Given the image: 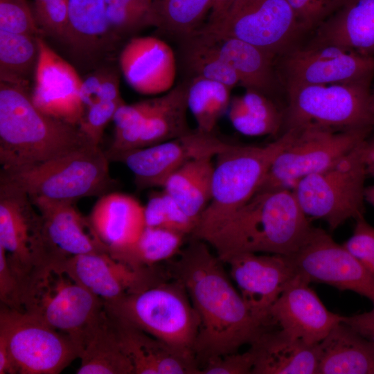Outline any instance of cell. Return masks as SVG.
Returning a JSON list of instances; mask_svg holds the SVG:
<instances>
[{
  "label": "cell",
  "mask_w": 374,
  "mask_h": 374,
  "mask_svg": "<svg viewBox=\"0 0 374 374\" xmlns=\"http://www.w3.org/2000/svg\"><path fill=\"white\" fill-rule=\"evenodd\" d=\"M362 157L367 175L374 177V138L364 141Z\"/></svg>",
  "instance_id": "51"
},
{
  "label": "cell",
  "mask_w": 374,
  "mask_h": 374,
  "mask_svg": "<svg viewBox=\"0 0 374 374\" xmlns=\"http://www.w3.org/2000/svg\"><path fill=\"white\" fill-rule=\"evenodd\" d=\"M290 130L262 146L229 143L216 157L212 197L191 235L202 239L258 191L276 157L292 141Z\"/></svg>",
  "instance_id": "5"
},
{
  "label": "cell",
  "mask_w": 374,
  "mask_h": 374,
  "mask_svg": "<svg viewBox=\"0 0 374 374\" xmlns=\"http://www.w3.org/2000/svg\"><path fill=\"white\" fill-rule=\"evenodd\" d=\"M0 30L35 36L43 34L26 0H0Z\"/></svg>",
  "instance_id": "41"
},
{
  "label": "cell",
  "mask_w": 374,
  "mask_h": 374,
  "mask_svg": "<svg viewBox=\"0 0 374 374\" xmlns=\"http://www.w3.org/2000/svg\"><path fill=\"white\" fill-rule=\"evenodd\" d=\"M109 161L99 146L88 145L38 164L1 171L0 179L20 188L30 199L75 202L112 192L116 181Z\"/></svg>",
  "instance_id": "6"
},
{
  "label": "cell",
  "mask_w": 374,
  "mask_h": 374,
  "mask_svg": "<svg viewBox=\"0 0 374 374\" xmlns=\"http://www.w3.org/2000/svg\"><path fill=\"white\" fill-rule=\"evenodd\" d=\"M305 30H314L345 0H287Z\"/></svg>",
  "instance_id": "44"
},
{
  "label": "cell",
  "mask_w": 374,
  "mask_h": 374,
  "mask_svg": "<svg viewBox=\"0 0 374 374\" xmlns=\"http://www.w3.org/2000/svg\"><path fill=\"white\" fill-rule=\"evenodd\" d=\"M312 226L292 189L278 188L257 192L201 240L224 263L240 253L292 254Z\"/></svg>",
  "instance_id": "2"
},
{
  "label": "cell",
  "mask_w": 374,
  "mask_h": 374,
  "mask_svg": "<svg viewBox=\"0 0 374 374\" xmlns=\"http://www.w3.org/2000/svg\"><path fill=\"white\" fill-rule=\"evenodd\" d=\"M342 321L374 344V304L368 312L350 317L343 316Z\"/></svg>",
  "instance_id": "50"
},
{
  "label": "cell",
  "mask_w": 374,
  "mask_h": 374,
  "mask_svg": "<svg viewBox=\"0 0 374 374\" xmlns=\"http://www.w3.org/2000/svg\"><path fill=\"white\" fill-rule=\"evenodd\" d=\"M223 264L206 242L192 236L167 262L170 277L184 284L200 319L193 348L199 369L209 359L239 352L271 328L252 314Z\"/></svg>",
  "instance_id": "1"
},
{
  "label": "cell",
  "mask_w": 374,
  "mask_h": 374,
  "mask_svg": "<svg viewBox=\"0 0 374 374\" xmlns=\"http://www.w3.org/2000/svg\"><path fill=\"white\" fill-rule=\"evenodd\" d=\"M79 358L77 374H134L105 306L99 319L84 333Z\"/></svg>",
  "instance_id": "30"
},
{
  "label": "cell",
  "mask_w": 374,
  "mask_h": 374,
  "mask_svg": "<svg viewBox=\"0 0 374 374\" xmlns=\"http://www.w3.org/2000/svg\"><path fill=\"white\" fill-rule=\"evenodd\" d=\"M365 202L369 203L374 206V185L369 186L365 188L364 190Z\"/></svg>",
  "instance_id": "53"
},
{
  "label": "cell",
  "mask_w": 374,
  "mask_h": 374,
  "mask_svg": "<svg viewBox=\"0 0 374 374\" xmlns=\"http://www.w3.org/2000/svg\"><path fill=\"white\" fill-rule=\"evenodd\" d=\"M21 284L12 271L6 252L0 246V299L1 305L19 309Z\"/></svg>",
  "instance_id": "48"
},
{
  "label": "cell",
  "mask_w": 374,
  "mask_h": 374,
  "mask_svg": "<svg viewBox=\"0 0 374 374\" xmlns=\"http://www.w3.org/2000/svg\"><path fill=\"white\" fill-rule=\"evenodd\" d=\"M0 342L16 373L58 374L80 357V344L34 315L1 305Z\"/></svg>",
  "instance_id": "10"
},
{
  "label": "cell",
  "mask_w": 374,
  "mask_h": 374,
  "mask_svg": "<svg viewBox=\"0 0 374 374\" xmlns=\"http://www.w3.org/2000/svg\"><path fill=\"white\" fill-rule=\"evenodd\" d=\"M269 318L288 335L310 345L319 344L342 321L328 310L310 283L297 275L271 306Z\"/></svg>",
  "instance_id": "20"
},
{
  "label": "cell",
  "mask_w": 374,
  "mask_h": 374,
  "mask_svg": "<svg viewBox=\"0 0 374 374\" xmlns=\"http://www.w3.org/2000/svg\"><path fill=\"white\" fill-rule=\"evenodd\" d=\"M287 257L296 274L310 283L352 291L374 304V276L323 229L312 226L300 247Z\"/></svg>",
  "instance_id": "14"
},
{
  "label": "cell",
  "mask_w": 374,
  "mask_h": 374,
  "mask_svg": "<svg viewBox=\"0 0 374 374\" xmlns=\"http://www.w3.org/2000/svg\"><path fill=\"white\" fill-rule=\"evenodd\" d=\"M224 263L244 301L259 320L272 326L269 311L290 282L296 276L287 256L240 253Z\"/></svg>",
  "instance_id": "18"
},
{
  "label": "cell",
  "mask_w": 374,
  "mask_h": 374,
  "mask_svg": "<svg viewBox=\"0 0 374 374\" xmlns=\"http://www.w3.org/2000/svg\"><path fill=\"white\" fill-rule=\"evenodd\" d=\"M107 21L116 40L154 26L152 0H105Z\"/></svg>",
  "instance_id": "39"
},
{
  "label": "cell",
  "mask_w": 374,
  "mask_h": 374,
  "mask_svg": "<svg viewBox=\"0 0 374 374\" xmlns=\"http://www.w3.org/2000/svg\"><path fill=\"white\" fill-rule=\"evenodd\" d=\"M310 45H335L374 57V0H345L315 30Z\"/></svg>",
  "instance_id": "26"
},
{
  "label": "cell",
  "mask_w": 374,
  "mask_h": 374,
  "mask_svg": "<svg viewBox=\"0 0 374 374\" xmlns=\"http://www.w3.org/2000/svg\"><path fill=\"white\" fill-rule=\"evenodd\" d=\"M318 350L317 374H374V344L342 321Z\"/></svg>",
  "instance_id": "28"
},
{
  "label": "cell",
  "mask_w": 374,
  "mask_h": 374,
  "mask_svg": "<svg viewBox=\"0 0 374 374\" xmlns=\"http://www.w3.org/2000/svg\"><path fill=\"white\" fill-rule=\"evenodd\" d=\"M159 97L141 100L136 103L121 105L116 110L113 121L115 131L121 130L144 122L155 110Z\"/></svg>",
  "instance_id": "47"
},
{
  "label": "cell",
  "mask_w": 374,
  "mask_h": 374,
  "mask_svg": "<svg viewBox=\"0 0 374 374\" xmlns=\"http://www.w3.org/2000/svg\"><path fill=\"white\" fill-rule=\"evenodd\" d=\"M371 80L285 87L287 104L283 109L280 134L306 127L334 130L373 127Z\"/></svg>",
  "instance_id": "8"
},
{
  "label": "cell",
  "mask_w": 374,
  "mask_h": 374,
  "mask_svg": "<svg viewBox=\"0 0 374 374\" xmlns=\"http://www.w3.org/2000/svg\"><path fill=\"white\" fill-rule=\"evenodd\" d=\"M199 29L238 39L276 57L299 46L306 32L287 0H234L222 16Z\"/></svg>",
  "instance_id": "11"
},
{
  "label": "cell",
  "mask_w": 374,
  "mask_h": 374,
  "mask_svg": "<svg viewBox=\"0 0 374 374\" xmlns=\"http://www.w3.org/2000/svg\"><path fill=\"white\" fill-rule=\"evenodd\" d=\"M34 206L24 190L0 179V246L20 284L52 258Z\"/></svg>",
  "instance_id": "13"
},
{
  "label": "cell",
  "mask_w": 374,
  "mask_h": 374,
  "mask_svg": "<svg viewBox=\"0 0 374 374\" xmlns=\"http://www.w3.org/2000/svg\"><path fill=\"white\" fill-rule=\"evenodd\" d=\"M213 157L190 160L171 174L162 186L197 225L212 197Z\"/></svg>",
  "instance_id": "31"
},
{
  "label": "cell",
  "mask_w": 374,
  "mask_h": 374,
  "mask_svg": "<svg viewBox=\"0 0 374 374\" xmlns=\"http://www.w3.org/2000/svg\"><path fill=\"white\" fill-rule=\"evenodd\" d=\"M105 306L116 321L194 353L200 319L179 280L170 277Z\"/></svg>",
  "instance_id": "4"
},
{
  "label": "cell",
  "mask_w": 374,
  "mask_h": 374,
  "mask_svg": "<svg viewBox=\"0 0 374 374\" xmlns=\"http://www.w3.org/2000/svg\"><path fill=\"white\" fill-rule=\"evenodd\" d=\"M230 143L214 134L193 130L182 136L154 145L107 155L124 163L139 189L161 187L167 178L191 159L216 155Z\"/></svg>",
  "instance_id": "17"
},
{
  "label": "cell",
  "mask_w": 374,
  "mask_h": 374,
  "mask_svg": "<svg viewBox=\"0 0 374 374\" xmlns=\"http://www.w3.org/2000/svg\"><path fill=\"white\" fill-rule=\"evenodd\" d=\"M370 109L374 119V88L371 89L370 96Z\"/></svg>",
  "instance_id": "54"
},
{
  "label": "cell",
  "mask_w": 374,
  "mask_h": 374,
  "mask_svg": "<svg viewBox=\"0 0 374 374\" xmlns=\"http://www.w3.org/2000/svg\"><path fill=\"white\" fill-rule=\"evenodd\" d=\"M64 332L81 346L84 333L101 316L105 301L73 280L52 260L21 285L19 308Z\"/></svg>",
  "instance_id": "7"
},
{
  "label": "cell",
  "mask_w": 374,
  "mask_h": 374,
  "mask_svg": "<svg viewBox=\"0 0 374 374\" xmlns=\"http://www.w3.org/2000/svg\"><path fill=\"white\" fill-rule=\"evenodd\" d=\"M31 201L41 216L45 240L54 256L66 258L107 251L75 202L42 198Z\"/></svg>",
  "instance_id": "22"
},
{
  "label": "cell",
  "mask_w": 374,
  "mask_h": 374,
  "mask_svg": "<svg viewBox=\"0 0 374 374\" xmlns=\"http://www.w3.org/2000/svg\"><path fill=\"white\" fill-rule=\"evenodd\" d=\"M198 30L235 71L240 84L246 90L273 98L282 87L276 68L275 55L238 39Z\"/></svg>",
  "instance_id": "25"
},
{
  "label": "cell",
  "mask_w": 374,
  "mask_h": 374,
  "mask_svg": "<svg viewBox=\"0 0 374 374\" xmlns=\"http://www.w3.org/2000/svg\"><path fill=\"white\" fill-rule=\"evenodd\" d=\"M145 225L148 227L166 229V220L163 191L154 193L144 206Z\"/></svg>",
  "instance_id": "49"
},
{
  "label": "cell",
  "mask_w": 374,
  "mask_h": 374,
  "mask_svg": "<svg viewBox=\"0 0 374 374\" xmlns=\"http://www.w3.org/2000/svg\"><path fill=\"white\" fill-rule=\"evenodd\" d=\"M118 64L129 86L143 95L166 93L174 84L177 60L172 48L152 36L132 37L122 48Z\"/></svg>",
  "instance_id": "21"
},
{
  "label": "cell",
  "mask_w": 374,
  "mask_h": 374,
  "mask_svg": "<svg viewBox=\"0 0 374 374\" xmlns=\"http://www.w3.org/2000/svg\"><path fill=\"white\" fill-rule=\"evenodd\" d=\"M115 41L107 21L105 0H69L64 42L75 55L94 60L109 50Z\"/></svg>",
  "instance_id": "29"
},
{
  "label": "cell",
  "mask_w": 374,
  "mask_h": 374,
  "mask_svg": "<svg viewBox=\"0 0 374 374\" xmlns=\"http://www.w3.org/2000/svg\"><path fill=\"white\" fill-rule=\"evenodd\" d=\"M343 245L374 276V227L364 216L355 220L353 235Z\"/></svg>",
  "instance_id": "45"
},
{
  "label": "cell",
  "mask_w": 374,
  "mask_h": 374,
  "mask_svg": "<svg viewBox=\"0 0 374 374\" xmlns=\"http://www.w3.org/2000/svg\"><path fill=\"white\" fill-rule=\"evenodd\" d=\"M80 98L84 109L98 103L121 100L118 73L110 68L96 70L82 80Z\"/></svg>",
  "instance_id": "40"
},
{
  "label": "cell",
  "mask_w": 374,
  "mask_h": 374,
  "mask_svg": "<svg viewBox=\"0 0 374 374\" xmlns=\"http://www.w3.org/2000/svg\"><path fill=\"white\" fill-rule=\"evenodd\" d=\"M234 0H213L207 22H212L224 15Z\"/></svg>",
  "instance_id": "52"
},
{
  "label": "cell",
  "mask_w": 374,
  "mask_h": 374,
  "mask_svg": "<svg viewBox=\"0 0 374 374\" xmlns=\"http://www.w3.org/2000/svg\"><path fill=\"white\" fill-rule=\"evenodd\" d=\"M39 55L30 97L41 112L78 126L85 109L80 98L82 80L75 69L39 37Z\"/></svg>",
  "instance_id": "19"
},
{
  "label": "cell",
  "mask_w": 374,
  "mask_h": 374,
  "mask_svg": "<svg viewBox=\"0 0 374 374\" xmlns=\"http://www.w3.org/2000/svg\"><path fill=\"white\" fill-rule=\"evenodd\" d=\"M228 117L240 133L250 136L280 135L283 123V109L274 99L261 93L246 90L241 96L231 100Z\"/></svg>",
  "instance_id": "33"
},
{
  "label": "cell",
  "mask_w": 374,
  "mask_h": 374,
  "mask_svg": "<svg viewBox=\"0 0 374 374\" xmlns=\"http://www.w3.org/2000/svg\"><path fill=\"white\" fill-rule=\"evenodd\" d=\"M124 103L121 99L98 103L85 109L78 127L91 145L99 146L106 126L113 120L117 109Z\"/></svg>",
  "instance_id": "43"
},
{
  "label": "cell",
  "mask_w": 374,
  "mask_h": 374,
  "mask_svg": "<svg viewBox=\"0 0 374 374\" xmlns=\"http://www.w3.org/2000/svg\"><path fill=\"white\" fill-rule=\"evenodd\" d=\"M110 317L121 346L133 364L134 374H199V365L193 353L174 348Z\"/></svg>",
  "instance_id": "24"
},
{
  "label": "cell",
  "mask_w": 374,
  "mask_h": 374,
  "mask_svg": "<svg viewBox=\"0 0 374 374\" xmlns=\"http://www.w3.org/2000/svg\"><path fill=\"white\" fill-rule=\"evenodd\" d=\"M364 141L329 168L303 177L292 188L305 215L325 221L331 231L349 219L364 216Z\"/></svg>",
  "instance_id": "9"
},
{
  "label": "cell",
  "mask_w": 374,
  "mask_h": 374,
  "mask_svg": "<svg viewBox=\"0 0 374 374\" xmlns=\"http://www.w3.org/2000/svg\"><path fill=\"white\" fill-rule=\"evenodd\" d=\"M179 59L188 79L200 77L233 88L240 84L235 71L197 30L179 41Z\"/></svg>",
  "instance_id": "34"
},
{
  "label": "cell",
  "mask_w": 374,
  "mask_h": 374,
  "mask_svg": "<svg viewBox=\"0 0 374 374\" xmlns=\"http://www.w3.org/2000/svg\"><path fill=\"white\" fill-rule=\"evenodd\" d=\"M186 237L168 229L146 226L130 248L114 258L134 269L155 267L175 258Z\"/></svg>",
  "instance_id": "36"
},
{
  "label": "cell",
  "mask_w": 374,
  "mask_h": 374,
  "mask_svg": "<svg viewBox=\"0 0 374 374\" xmlns=\"http://www.w3.org/2000/svg\"><path fill=\"white\" fill-rule=\"evenodd\" d=\"M88 145H93L78 126L37 108L26 87L0 82L1 171L38 164Z\"/></svg>",
  "instance_id": "3"
},
{
  "label": "cell",
  "mask_w": 374,
  "mask_h": 374,
  "mask_svg": "<svg viewBox=\"0 0 374 374\" xmlns=\"http://www.w3.org/2000/svg\"><path fill=\"white\" fill-rule=\"evenodd\" d=\"M213 0H152L155 26L179 41L202 27Z\"/></svg>",
  "instance_id": "38"
},
{
  "label": "cell",
  "mask_w": 374,
  "mask_h": 374,
  "mask_svg": "<svg viewBox=\"0 0 374 374\" xmlns=\"http://www.w3.org/2000/svg\"><path fill=\"white\" fill-rule=\"evenodd\" d=\"M187 93L186 80L159 97L157 108L140 126L135 149L168 141L193 131L187 119Z\"/></svg>",
  "instance_id": "32"
},
{
  "label": "cell",
  "mask_w": 374,
  "mask_h": 374,
  "mask_svg": "<svg viewBox=\"0 0 374 374\" xmlns=\"http://www.w3.org/2000/svg\"><path fill=\"white\" fill-rule=\"evenodd\" d=\"M39 37L0 30V82L28 86L39 59Z\"/></svg>",
  "instance_id": "35"
},
{
  "label": "cell",
  "mask_w": 374,
  "mask_h": 374,
  "mask_svg": "<svg viewBox=\"0 0 374 374\" xmlns=\"http://www.w3.org/2000/svg\"><path fill=\"white\" fill-rule=\"evenodd\" d=\"M69 0H34L33 12L42 31L64 41L68 24Z\"/></svg>",
  "instance_id": "42"
},
{
  "label": "cell",
  "mask_w": 374,
  "mask_h": 374,
  "mask_svg": "<svg viewBox=\"0 0 374 374\" xmlns=\"http://www.w3.org/2000/svg\"><path fill=\"white\" fill-rule=\"evenodd\" d=\"M253 364V355L248 349L208 359L200 366L199 374H251Z\"/></svg>",
  "instance_id": "46"
},
{
  "label": "cell",
  "mask_w": 374,
  "mask_h": 374,
  "mask_svg": "<svg viewBox=\"0 0 374 374\" xmlns=\"http://www.w3.org/2000/svg\"><path fill=\"white\" fill-rule=\"evenodd\" d=\"M187 103L196 124V130L214 134L220 118L228 110L232 88L226 84L200 77L186 79Z\"/></svg>",
  "instance_id": "37"
},
{
  "label": "cell",
  "mask_w": 374,
  "mask_h": 374,
  "mask_svg": "<svg viewBox=\"0 0 374 374\" xmlns=\"http://www.w3.org/2000/svg\"><path fill=\"white\" fill-rule=\"evenodd\" d=\"M276 68L284 89L353 82L373 79L374 57L335 45L307 44L276 57Z\"/></svg>",
  "instance_id": "15"
},
{
  "label": "cell",
  "mask_w": 374,
  "mask_h": 374,
  "mask_svg": "<svg viewBox=\"0 0 374 374\" xmlns=\"http://www.w3.org/2000/svg\"><path fill=\"white\" fill-rule=\"evenodd\" d=\"M87 218L113 257L130 248L146 227L144 206L132 196L117 192L100 196Z\"/></svg>",
  "instance_id": "23"
},
{
  "label": "cell",
  "mask_w": 374,
  "mask_h": 374,
  "mask_svg": "<svg viewBox=\"0 0 374 374\" xmlns=\"http://www.w3.org/2000/svg\"><path fill=\"white\" fill-rule=\"evenodd\" d=\"M57 262L73 280L105 303H114L170 278L167 268L157 265L134 269L107 251L62 258Z\"/></svg>",
  "instance_id": "16"
},
{
  "label": "cell",
  "mask_w": 374,
  "mask_h": 374,
  "mask_svg": "<svg viewBox=\"0 0 374 374\" xmlns=\"http://www.w3.org/2000/svg\"><path fill=\"white\" fill-rule=\"evenodd\" d=\"M318 344L269 328L249 345L254 357L251 374H317Z\"/></svg>",
  "instance_id": "27"
},
{
  "label": "cell",
  "mask_w": 374,
  "mask_h": 374,
  "mask_svg": "<svg viewBox=\"0 0 374 374\" xmlns=\"http://www.w3.org/2000/svg\"><path fill=\"white\" fill-rule=\"evenodd\" d=\"M372 129H292L294 139L276 157L257 192L292 189L303 177L329 168L349 153L369 136Z\"/></svg>",
  "instance_id": "12"
}]
</instances>
